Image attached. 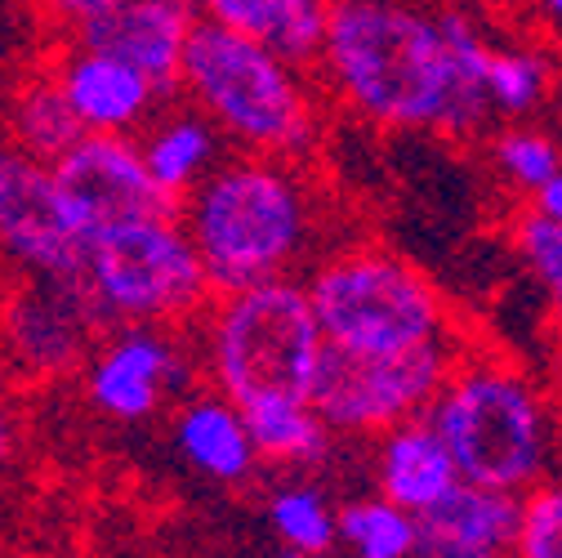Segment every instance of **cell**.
Masks as SVG:
<instances>
[{
  "label": "cell",
  "mask_w": 562,
  "mask_h": 558,
  "mask_svg": "<svg viewBox=\"0 0 562 558\" xmlns=\"http://www.w3.org/2000/svg\"><path fill=\"white\" fill-rule=\"evenodd\" d=\"M496 32L469 5L330 0L313 72L335 108L397 134H473L486 125Z\"/></svg>",
  "instance_id": "1"
},
{
  "label": "cell",
  "mask_w": 562,
  "mask_h": 558,
  "mask_svg": "<svg viewBox=\"0 0 562 558\" xmlns=\"http://www.w3.org/2000/svg\"><path fill=\"white\" fill-rule=\"evenodd\" d=\"M215 291L300 277L330 246V197L295 157L228 153L183 205Z\"/></svg>",
  "instance_id": "2"
},
{
  "label": "cell",
  "mask_w": 562,
  "mask_h": 558,
  "mask_svg": "<svg viewBox=\"0 0 562 558\" xmlns=\"http://www.w3.org/2000/svg\"><path fill=\"white\" fill-rule=\"evenodd\" d=\"M179 94L220 125L233 153L308 161L326 130V90L313 67L220 23L196 27Z\"/></svg>",
  "instance_id": "3"
},
{
  "label": "cell",
  "mask_w": 562,
  "mask_h": 558,
  "mask_svg": "<svg viewBox=\"0 0 562 558\" xmlns=\"http://www.w3.org/2000/svg\"><path fill=\"white\" fill-rule=\"evenodd\" d=\"M429 421L447 438L464 482L522 496L558 473V415L544 389L501 354L464 348V358L429 406Z\"/></svg>",
  "instance_id": "4"
},
{
  "label": "cell",
  "mask_w": 562,
  "mask_h": 558,
  "mask_svg": "<svg viewBox=\"0 0 562 558\" xmlns=\"http://www.w3.org/2000/svg\"><path fill=\"white\" fill-rule=\"evenodd\" d=\"M201 380L233 402L313 398L330 339L317 322L304 277L220 291L192 331Z\"/></svg>",
  "instance_id": "5"
},
{
  "label": "cell",
  "mask_w": 562,
  "mask_h": 558,
  "mask_svg": "<svg viewBox=\"0 0 562 558\" xmlns=\"http://www.w3.org/2000/svg\"><path fill=\"white\" fill-rule=\"evenodd\" d=\"M317 322L339 354L402 358L419 348L464 344L451 300L429 272H419L389 246L344 242L308 268Z\"/></svg>",
  "instance_id": "6"
},
{
  "label": "cell",
  "mask_w": 562,
  "mask_h": 558,
  "mask_svg": "<svg viewBox=\"0 0 562 558\" xmlns=\"http://www.w3.org/2000/svg\"><path fill=\"white\" fill-rule=\"evenodd\" d=\"M81 291L103 326H188L220 295L179 211L138 215L94 233L86 246Z\"/></svg>",
  "instance_id": "7"
},
{
  "label": "cell",
  "mask_w": 562,
  "mask_h": 558,
  "mask_svg": "<svg viewBox=\"0 0 562 558\" xmlns=\"http://www.w3.org/2000/svg\"><path fill=\"white\" fill-rule=\"evenodd\" d=\"M196 344L183 335V326L153 322L108 326L81 367V393L90 411L112 425H153L196 389Z\"/></svg>",
  "instance_id": "8"
},
{
  "label": "cell",
  "mask_w": 562,
  "mask_h": 558,
  "mask_svg": "<svg viewBox=\"0 0 562 558\" xmlns=\"http://www.w3.org/2000/svg\"><path fill=\"white\" fill-rule=\"evenodd\" d=\"M90 233L54 161L0 138V277L81 282Z\"/></svg>",
  "instance_id": "9"
},
{
  "label": "cell",
  "mask_w": 562,
  "mask_h": 558,
  "mask_svg": "<svg viewBox=\"0 0 562 558\" xmlns=\"http://www.w3.org/2000/svg\"><path fill=\"white\" fill-rule=\"evenodd\" d=\"M464 348L469 344H442L402 358H358L330 348L313 389V406L326 415L335 434L380 438L411 415H429L438 389L464 358Z\"/></svg>",
  "instance_id": "10"
},
{
  "label": "cell",
  "mask_w": 562,
  "mask_h": 558,
  "mask_svg": "<svg viewBox=\"0 0 562 558\" xmlns=\"http://www.w3.org/2000/svg\"><path fill=\"white\" fill-rule=\"evenodd\" d=\"M103 331L81 282L14 277L0 300V367L27 384L81 376Z\"/></svg>",
  "instance_id": "11"
},
{
  "label": "cell",
  "mask_w": 562,
  "mask_h": 558,
  "mask_svg": "<svg viewBox=\"0 0 562 558\" xmlns=\"http://www.w3.org/2000/svg\"><path fill=\"white\" fill-rule=\"evenodd\" d=\"M54 170L90 237L138 215L179 211L153 183L134 134H81V144L72 153H63Z\"/></svg>",
  "instance_id": "12"
},
{
  "label": "cell",
  "mask_w": 562,
  "mask_h": 558,
  "mask_svg": "<svg viewBox=\"0 0 562 558\" xmlns=\"http://www.w3.org/2000/svg\"><path fill=\"white\" fill-rule=\"evenodd\" d=\"M49 72L58 77L67 103L86 134H138L157 108L170 99L153 77H144L134 63L81 41L58 36V49L45 58Z\"/></svg>",
  "instance_id": "13"
},
{
  "label": "cell",
  "mask_w": 562,
  "mask_h": 558,
  "mask_svg": "<svg viewBox=\"0 0 562 558\" xmlns=\"http://www.w3.org/2000/svg\"><path fill=\"white\" fill-rule=\"evenodd\" d=\"M196 27H201L196 0H121V5H112L72 36L134 63L138 72L161 86V94H179L183 58Z\"/></svg>",
  "instance_id": "14"
},
{
  "label": "cell",
  "mask_w": 562,
  "mask_h": 558,
  "mask_svg": "<svg viewBox=\"0 0 562 558\" xmlns=\"http://www.w3.org/2000/svg\"><path fill=\"white\" fill-rule=\"evenodd\" d=\"M170 447L196 478L220 482V487H237L263 465L250 421H246V406L205 380L175 402Z\"/></svg>",
  "instance_id": "15"
},
{
  "label": "cell",
  "mask_w": 562,
  "mask_h": 558,
  "mask_svg": "<svg viewBox=\"0 0 562 558\" xmlns=\"http://www.w3.org/2000/svg\"><path fill=\"white\" fill-rule=\"evenodd\" d=\"M134 138H138V153H144V166H148L153 183L175 205H183L210 175L220 170V161L233 153L228 138L220 134V125L210 121L196 103H188L183 94H170L157 108V116Z\"/></svg>",
  "instance_id": "16"
},
{
  "label": "cell",
  "mask_w": 562,
  "mask_h": 558,
  "mask_svg": "<svg viewBox=\"0 0 562 558\" xmlns=\"http://www.w3.org/2000/svg\"><path fill=\"white\" fill-rule=\"evenodd\" d=\"M522 496L460 482L447 501L419 514L415 558H514Z\"/></svg>",
  "instance_id": "17"
},
{
  "label": "cell",
  "mask_w": 562,
  "mask_h": 558,
  "mask_svg": "<svg viewBox=\"0 0 562 558\" xmlns=\"http://www.w3.org/2000/svg\"><path fill=\"white\" fill-rule=\"evenodd\" d=\"M460 482L464 473L429 415H411L375 438V492L397 501L415 518L447 501Z\"/></svg>",
  "instance_id": "18"
},
{
  "label": "cell",
  "mask_w": 562,
  "mask_h": 558,
  "mask_svg": "<svg viewBox=\"0 0 562 558\" xmlns=\"http://www.w3.org/2000/svg\"><path fill=\"white\" fill-rule=\"evenodd\" d=\"M196 10L201 23L233 27L313 67L326 41L330 0H196Z\"/></svg>",
  "instance_id": "19"
},
{
  "label": "cell",
  "mask_w": 562,
  "mask_h": 558,
  "mask_svg": "<svg viewBox=\"0 0 562 558\" xmlns=\"http://www.w3.org/2000/svg\"><path fill=\"white\" fill-rule=\"evenodd\" d=\"M81 121L67 103L58 77L49 72V63H36L32 72H23L10 90H5V138L14 148L41 157V161H58L63 153H72L81 144Z\"/></svg>",
  "instance_id": "20"
},
{
  "label": "cell",
  "mask_w": 562,
  "mask_h": 558,
  "mask_svg": "<svg viewBox=\"0 0 562 558\" xmlns=\"http://www.w3.org/2000/svg\"><path fill=\"white\" fill-rule=\"evenodd\" d=\"M246 421L259 447V460L272 469H317L330 456L335 429L326 415L313 406V398H268L246 406Z\"/></svg>",
  "instance_id": "21"
},
{
  "label": "cell",
  "mask_w": 562,
  "mask_h": 558,
  "mask_svg": "<svg viewBox=\"0 0 562 558\" xmlns=\"http://www.w3.org/2000/svg\"><path fill=\"white\" fill-rule=\"evenodd\" d=\"M263 518L281 549H295L304 558H326L339 549V505L317 482H277L268 492Z\"/></svg>",
  "instance_id": "22"
},
{
  "label": "cell",
  "mask_w": 562,
  "mask_h": 558,
  "mask_svg": "<svg viewBox=\"0 0 562 558\" xmlns=\"http://www.w3.org/2000/svg\"><path fill=\"white\" fill-rule=\"evenodd\" d=\"M419 518L397 501L371 492L339 505V549L348 558H415Z\"/></svg>",
  "instance_id": "23"
},
{
  "label": "cell",
  "mask_w": 562,
  "mask_h": 558,
  "mask_svg": "<svg viewBox=\"0 0 562 558\" xmlns=\"http://www.w3.org/2000/svg\"><path fill=\"white\" fill-rule=\"evenodd\" d=\"M549 90H553V63H549L544 49L496 41L491 63H486V103H491V116L522 121V116H531L549 99Z\"/></svg>",
  "instance_id": "24"
},
{
  "label": "cell",
  "mask_w": 562,
  "mask_h": 558,
  "mask_svg": "<svg viewBox=\"0 0 562 558\" xmlns=\"http://www.w3.org/2000/svg\"><path fill=\"white\" fill-rule=\"evenodd\" d=\"M491 166L514 192L531 201L540 188H549L562 175V148L536 125H505L491 138Z\"/></svg>",
  "instance_id": "25"
},
{
  "label": "cell",
  "mask_w": 562,
  "mask_h": 558,
  "mask_svg": "<svg viewBox=\"0 0 562 558\" xmlns=\"http://www.w3.org/2000/svg\"><path fill=\"white\" fill-rule=\"evenodd\" d=\"M509 237H514L522 268L531 272V282L540 287V295L549 304V317L562 331V224L544 220L536 205H522L509 224Z\"/></svg>",
  "instance_id": "26"
},
{
  "label": "cell",
  "mask_w": 562,
  "mask_h": 558,
  "mask_svg": "<svg viewBox=\"0 0 562 558\" xmlns=\"http://www.w3.org/2000/svg\"><path fill=\"white\" fill-rule=\"evenodd\" d=\"M514 558H562V473L522 492Z\"/></svg>",
  "instance_id": "27"
},
{
  "label": "cell",
  "mask_w": 562,
  "mask_h": 558,
  "mask_svg": "<svg viewBox=\"0 0 562 558\" xmlns=\"http://www.w3.org/2000/svg\"><path fill=\"white\" fill-rule=\"evenodd\" d=\"M112 5H121V0H32V10H36L58 36L81 32L86 23H94V19L108 14Z\"/></svg>",
  "instance_id": "28"
},
{
  "label": "cell",
  "mask_w": 562,
  "mask_h": 558,
  "mask_svg": "<svg viewBox=\"0 0 562 558\" xmlns=\"http://www.w3.org/2000/svg\"><path fill=\"white\" fill-rule=\"evenodd\" d=\"M19 447H23V425H19V411L5 393V384H0V478H5L19 460Z\"/></svg>",
  "instance_id": "29"
},
{
  "label": "cell",
  "mask_w": 562,
  "mask_h": 558,
  "mask_svg": "<svg viewBox=\"0 0 562 558\" xmlns=\"http://www.w3.org/2000/svg\"><path fill=\"white\" fill-rule=\"evenodd\" d=\"M527 205H536V211L544 215V220H553V224H562V175L549 183V188H540Z\"/></svg>",
  "instance_id": "30"
},
{
  "label": "cell",
  "mask_w": 562,
  "mask_h": 558,
  "mask_svg": "<svg viewBox=\"0 0 562 558\" xmlns=\"http://www.w3.org/2000/svg\"><path fill=\"white\" fill-rule=\"evenodd\" d=\"M536 14L553 36H562V0H536Z\"/></svg>",
  "instance_id": "31"
},
{
  "label": "cell",
  "mask_w": 562,
  "mask_h": 558,
  "mask_svg": "<svg viewBox=\"0 0 562 558\" xmlns=\"http://www.w3.org/2000/svg\"><path fill=\"white\" fill-rule=\"evenodd\" d=\"M491 10H536V0H486Z\"/></svg>",
  "instance_id": "32"
},
{
  "label": "cell",
  "mask_w": 562,
  "mask_h": 558,
  "mask_svg": "<svg viewBox=\"0 0 562 558\" xmlns=\"http://www.w3.org/2000/svg\"><path fill=\"white\" fill-rule=\"evenodd\" d=\"M0 138H5V94H0Z\"/></svg>",
  "instance_id": "33"
},
{
  "label": "cell",
  "mask_w": 562,
  "mask_h": 558,
  "mask_svg": "<svg viewBox=\"0 0 562 558\" xmlns=\"http://www.w3.org/2000/svg\"><path fill=\"white\" fill-rule=\"evenodd\" d=\"M0 300H5V277H0Z\"/></svg>",
  "instance_id": "34"
}]
</instances>
